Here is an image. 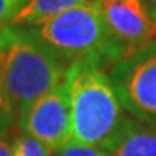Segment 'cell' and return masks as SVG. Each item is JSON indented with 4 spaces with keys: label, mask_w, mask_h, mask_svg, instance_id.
Segmentation results:
<instances>
[{
    "label": "cell",
    "mask_w": 156,
    "mask_h": 156,
    "mask_svg": "<svg viewBox=\"0 0 156 156\" xmlns=\"http://www.w3.org/2000/svg\"><path fill=\"white\" fill-rule=\"evenodd\" d=\"M24 29L67 69L84 64L107 72L127 56L96 6H73Z\"/></svg>",
    "instance_id": "cell-1"
},
{
    "label": "cell",
    "mask_w": 156,
    "mask_h": 156,
    "mask_svg": "<svg viewBox=\"0 0 156 156\" xmlns=\"http://www.w3.org/2000/svg\"><path fill=\"white\" fill-rule=\"evenodd\" d=\"M69 69L24 27L0 30V78L19 119L32 104L62 83Z\"/></svg>",
    "instance_id": "cell-2"
},
{
    "label": "cell",
    "mask_w": 156,
    "mask_h": 156,
    "mask_svg": "<svg viewBox=\"0 0 156 156\" xmlns=\"http://www.w3.org/2000/svg\"><path fill=\"white\" fill-rule=\"evenodd\" d=\"M72 139L104 148L127 116L107 72L76 64L67 72Z\"/></svg>",
    "instance_id": "cell-3"
},
{
    "label": "cell",
    "mask_w": 156,
    "mask_h": 156,
    "mask_svg": "<svg viewBox=\"0 0 156 156\" xmlns=\"http://www.w3.org/2000/svg\"><path fill=\"white\" fill-rule=\"evenodd\" d=\"M127 115L156 121V40L107 70Z\"/></svg>",
    "instance_id": "cell-4"
},
{
    "label": "cell",
    "mask_w": 156,
    "mask_h": 156,
    "mask_svg": "<svg viewBox=\"0 0 156 156\" xmlns=\"http://www.w3.org/2000/svg\"><path fill=\"white\" fill-rule=\"evenodd\" d=\"M26 136L54 151L72 140V108L67 76L54 89L41 96L18 119Z\"/></svg>",
    "instance_id": "cell-5"
},
{
    "label": "cell",
    "mask_w": 156,
    "mask_h": 156,
    "mask_svg": "<svg viewBox=\"0 0 156 156\" xmlns=\"http://www.w3.org/2000/svg\"><path fill=\"white\" fill-rule=\"evenodd\" d=\"M99 10L127 56L156 40V23L144 0H101Z\"/></svg>",
    "instance_id": "cell-6"
},
{
    "label": "cell",
    "mask_w": 156,
    "mask_h": 156,
    "mask_svg": "<svg viewBox=\"0 0 156 156\" xmlns=\"http://www.w3.org/2000/svg\"><path fill=\"white\" fill-rule=\"evenodd\" d=\"M104 150L108 156H156V121L127 115Z\"/></svg>",
    "instance_id": "cell-7"
},
{
    "label": "cell",
    "mask_w": 156,
    "mask_h": 156,
    "mask_svg": "<svg viewBox=\"0 0 156 156\" xmlns=\"http://www.w3.org/2000/svg\"><path fill=\"white\" fill-rule=\"evenodd\" d=\"M99 5H101V0H29L27 5L11 21V26L32 27L45 23L46 19L69 8H73V6H96L99 8Z\"/></svg>",
    "instance_id": "cell-8"
},
{
    "label": "cell",
    "mask_w": 156,
    "mask_h": 156,
    "mask_svg": "<svg viewBox=\"0 0 156 156\" xmlns=\"http://www.w3.org/2000/svg\"><path fill=\"white\" fill-rule=\"evenodd\" d=\"M13 147H15V156H53V153L43 144L26 134L16 137Z\"/></svg>",
    "instance_id": "cell-9"
},
{
    "label": "cell",
    "mask_w": 156,
    "mask_h": 156,
    "mask_svg": "<svg viewBox=\"0 0 156 156\" xmlns=\"http://www.w3.org/2000/svg\"><path fill=\"white\" fill-rule=\"evenodd\" d=\"M51 153H53V156H108L104 148H101V147L86 145V144L76 142L73 139Z\"/></svg>",
    "instance_id": "cell-10"
},
{
    "label": "cell",
    "mask_w": 156,
    "mask_h": 156,
    "mask_svg": "<svg viewBox=\"0 0 156 156\" xmlns=\"http://www.w3.org/2000/svg\"><path fill=\"white\" fill-rule=\"evenodd\" d=\"M15 110H13V105L8 94L5 91L3 81L0 78V136H3L10 131V127L15 123Z\"/></svg>",
    "instance_id": "cell-11"
},
{
    "label": "cell",
    "mask_w": 156,
    "mask_h": 156,
    "mask_svg": "<svg viewBox=\"0 0 156 156\" xmlns=\"http://www.w3.org/2000/svg\"><path fill=\"white\" fill-rule=\"evenodd\" d=\"M29 0H0V30L10 26L15 16L27 5Z\"/></svg>",
    "instance_id": "cell-12"
},
{
    "label": "cell",
    "mask_w": 156,
    "mask_h": 156,
    "mask_svg": "<svg viewBox=\"0 0 156 156\" xmlns=\"http://www.w3.org/2000/svg\"><path fill=\"white\" fill-rule=\"evenodd\" d=\"M0 156H15V147L0 136Z\"/></svg>",
    "instance_id": "cell-13"
},
{
    "label": "cell",
    "mask_w": 156,
    "mask_h": 156,
    "mask_svg": "<svg viewBox=\"0 0 156 156\" xmlns=\"http://www.w3.org/2000/svg\"><path fill=\"white\" fill-rule=\"evenodd\" d=\"M144 3L147 6L148 13H150V16L153 18V21L156 23V0H144Z\"/></svg>",
    "instance_id": "cell-14"
}]
</instances>
